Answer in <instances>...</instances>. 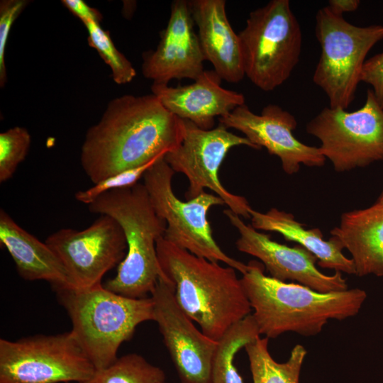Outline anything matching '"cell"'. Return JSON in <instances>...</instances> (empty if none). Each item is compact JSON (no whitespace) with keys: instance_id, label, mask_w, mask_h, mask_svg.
<instances>
[{"instance_id":"obj_16","label":"cell","mask_w":383,"mask_h":383,"mask_svg":"<svg viewBox=\"0 0 383 383\" xmlns=\"http://www.w3.org/2000/svg\"><path fill=\"white\" fill-rule=\"evenodd\" d=\"M142 73L153 83L173 79H198L204 72V56L189 1L174 0L170 16L155 50L143 55Z\"/></svg>"},{"instance_id":"obj_20","label":"cell","mask_w":383,"mask_h":383,"mask_svg":"<svg viewBox=\"0 0 383 383\" xmlns=\"http://www.w3.org/2000/svg\"><path fill=\"white\" fill-rule=\"evenodd\" d=\"M0 243L11 256L18 273L28 281L45 280L53 287H73L63 264L45 243L0 211Z\"/></svg>"},{"instance_id":"obj_4","label":"cell","mask_w":383,"mask_h":383,"mask_svg":"<svg viewBox=\"0 0 383 383\" xmlns=\"http://www.w3.org/2000/svg\"><path fill=\"white\" fill-rule=\"evenodd\" d=\"M94 213L108 215L121 227L127 252L117 274L104 286L118 294L134 299L147 297L159 278L171 282L158 260L156 243L167 223L155 213L143 183L107 192L88 205Z\"/></svg>"},{"instance_id":"obj_14","label":"cell","mask_w":383,"mask_h":383,"mask_svg":"<svg viewBox=\"0 0 383 383\" xmlns=\"http://www.w3.org/2000/svg\"><path fill=\"white\" fill-rule=\"evenodd\" d=\"M218 120L227 128L243 133L257 150L265 148L270 155L278 157L287 174L297 173L301 165L322 167L326 162L319 147L306 145L295 138L293 131L297 121L279 105L267 104L256 114L245 104Z\"/></svg>"},{"instance_id":"obj_22","label":"cell","mask_w":383,"mask_h":383,"mask_svg":"<svg viewBox=\"0 0 383 383\" xmlns=\"http://www.w3.org/2000/svg\"><path fill=\"white\" fill-rule=\"evenodd\" d=\"M268 338H257L245 347L253 383H299L301 366L307 354L296 345L285 362H276L268 350Z\"/></svg>"},{"instance_id":"obj_19","label":"cell","mask_w":383,"mask_h":383,"mask_svg":"<svg viewBox=\"0 0 383 383\" xmlns=\"http://www.w3.org/2000/svg\"><path fill=\"white\" fill-rule=\"evenodd\" d=\"M331 234L350 253L356 276L383 277V204L343 213Z\"/></svg>"},{"instance_id":"obj_29","label":"cell","mask_w":383,"mask_h":383,"mask_svg":"<svg viewBox=\"0 0 383 383\" xmlns=\"http://www.w3.org/2000/svg\"><path fill=\"white\" fill-rule=\"evenodd\" d=\"M361 82L371 86L377 101L383 108V52L366 60L361 73Z\"/></svg>"},{"instance_id":"obj_18","label":"cell","mask_w":383,"mask_h":383,"mask_svg":"<svg viewBox=\"0 0 383 383\" xmlns=\"http://www.w3.org/2000/svg\"><path fill=\"white\" fill-rule=\"evenodd\" d=\"M225 0H192L189 8L206 60L221 79L238 83L245 76L240 40L230 24Z\"/></svg>"},{"instance_id":"obj_2","label":"cell","mask_w":383,"mask_h":383,"mask_svg":"<svg viewBox=\"0 0 383 383\" xmlns=\"http://www.w3.org/2000/svg\"><path fill=\"white\" fill-rule=\"evenodd\" d=\"M248 265L240 281L260 333L268 338L287 332L318 335L330 320L356 316L367 298L366 292L359 288L321 293L266 276L264 265L256 260Z\"/></svg>"},{"instance_id":"obj_10","label":"cell","mask_w":383,"mask_h":383,"mask_svg":"<svg viewBox=\"0 0 383 383\" xmlns=\"http://www.w3.org/2000/svg\"><path fill=\"white\" fill-rule=\"evenodd\" d=\"M306 130L320 140L321 153L336 172L383 160V108L371 89L360 109L348 112L325 107L308 122Z\"/></svg>"},{"instance_id":"obj_3","label":"cell","mask_w":383,"mask_h":383,"mask_svg":"<svg viewBox=\"0 0 383 383\" xmlns=\"http://www.w3.org/2000/svg\"><path fill=\"white\" fill-rule=\"evenodd\" d=\"M156 250L177 304L206 335L218 341L250 314V301L234 268L198 257L163 236L157 240Z\"/></svg>"},{"instance_id":"obj_21","label":"cell","mask_w":383,"mask_h":383,"mask_svg":"<svg viewBox=\"0 0 383 383\" xmlns=\"http://www.w3.org/2000/svg\"><path fill=\"white\" fill-rule=\"evenodd\" d=\"M249 213L255 229L276 232L286 240L296 242L314 255L323 268L355 274L353 261L343 255L340 243L333 237L324 240L320 229H306L304 224L297 221L293 214L276 208L265 213L251 208Z\"/></svg>"},{"instance_id":"obj_12","label":"cell","mask_w":383,"mask_h":383,"mask_svg":"<svg viewBox=\"0 0 383 383\" xmlns=\"http://www.w3.org/2000/svg\"><path fill=\"white\" fill-rule=\"evenodd\" d=\"M45 242L59 257L77 289L100 284L103 276L124 259L127 250L121 227L108 215H101L82 231L58 230Z\"/></svg>"},{"instance_id":"obj_23","label":"cell","mask_w":383,"mask_h":383,"mask_svg":"<svg viewBox=\"0 0 383 383\" xmlns=\"http://www.w3.org/2000/svg\"><path fill=\"white\" fill-rule=\"evenodd\" d=\"M260 335L252 314L232 325L218 340L211 364V383H243L234 365L235 355Z\"/></svg>"},{"instance_id":"obj_25","label":"cell","mask_w":383,"mask_h":383,"mask_svg":"<svg viewBox=\"0 0 383 383\" xmlns=\"http://www.w3.org/2000/svg\"><path fill=\"white\" fill-rule=\"evenodd\" d=\"M88 33L87 41L94 48L104 62L111 70L113 81L118 84L131 82L136 76L132 63L114 45L110 33L104 30L99 23L84 24Z\"/></svg>"},{"instance_id":"obj_15","label":"cell","mask_w":383,"mask_h":383,"mask_svg":"<svg viewBox=\"0 0 383 383\" xmlns=\"http://www.w3.org/2000/svg\"><path fill=\"white\" fill-rule=\"evenodd\" d=\"M231 224L239 233L237 249L259 259L272 277L279 281H295L321 293L347 290L346 279L340 272L327 275L316 267V257L299 245L289 247L270 238L246 224L229 209L223 211Z\"/></svg>"},{"instance_id":"obj_17","label":"cell","mask_w":383,"mask_h":383,"mask_svg":"<svg viewBox=\"0 0 383 383\" xmlns=\"http://www.w3.org/2000/svg\"><path fill=\"white\" fill-rule=\"evenodd\" d=\"M221 80L214 70H204L191 84L170 87L152 83L151 91L172 114L210 130L213 128L216 117L226 116L245 104L244 95L223 88Z\"/></svg>"},{"instance_id":"obj_30","label":"cell","mask_w":383,"mask_h":383,"mask_svg":"<svg viewBox=\"0 0 383 383\" xmlns=\"http://www.w3.org/2000/svg\"><path fill=\"white\" fill-rule=\"evenodd\" d=\"M62 4L84 24L89 22L100 23L101 13L96 9L87 5L82 0H62Z\"/></svg>"},{"instance_id":"obj_8","label":"cell","mask_w":383,"mask_h":383,"mask_svg":"<svg viewBox=\"0 0 383 383\" xmlns=\"http://www.w3.org/2000/svg\"><path fill=\"white\" fill-rule=\"evenodd\" d=\"M164 157H160L143 177L156 214L166 221L163 238L198 257L221 262L242 274L245 273L248 264L226 255L213 236L209 211L214 206L224 205L223 199L206 192L187 201L179 199L172 187L174 171Z\"/></svg>"},{"instance_id":"obj_31","label":"cell","mask_w":383,"mask_h":383,"mask_svg":"<svg viewBox=\"0 0 383 383\" xmlns=\"http://www.w3.org/2000/svg\"><path fill=\"white\" fill-rule=\"evenodd\" d=\"M360 3L359 0H330L328 6L336 13L343 15L345 12L357 10Z\"/></svg>"},{"instance_id":"obj_26","label":"cell","mask_w":383,"mask_h":383,"mask_svg":"<svg viewBox=\"0 0 383 383\" xmlns=\"http://www.w3.org/2000/svg\"><path fill=\"white\" fill-rule=\"evenodd\" d=\"M31 137L28 130L16 126L0 133V182L9 180L28 152Z\"/></svg>"},{"instance_id":"obj_6","label":"cell","mask_w":383,"mask_h":383,"mask_svg":"<svg viewBox=\"0 0 383 383\" xmlns=\"http://www.w3.org/2000/svg\"><path fill=\"white\" fill-rule=\"evenodd\" d=\"M245 76L270 91L291 76L301 52L302 33L289 0H271L250 13L239 32Z\"/></svg>"},{"instance_id":"obj_24","label":"cell","mask_w":383,"mask_h":383,"mask_svg":"<svg viewBox=\"0 0 383 383\" xmlns=\"http://www.w3.org/2000/svg\"><path fill=\"white\" fill-rule=\"evenodd\" d=\"M165 379L160 367L138 354L130 353L118 357L107 367L96 370L83 383H162Z\"/></svg>"},{"instance_id":"obj_33","label":"cell","mask_w":383,"mask_h":383,"mask_svg":"<svg viewBox=\"0 0 383 383\" xmlns=\"http://www.w3.org/2000/svg\"><path fill=\"white\" fill-rule=\"evenodd\" d=\"M162 383H166V382H162Z\"/></svg>"},{"instance_id":"obj_1","label":"cell","mask_w":383,"mask_h":383,"mask_svg":"<svg viewBox=\"0 0 383 383\" xmlns=\"http://www.w3.org/2000/svg\"><path fill=\"white\" fill-rule=\"evenodd\" d=\"M182 137V119L154 94H126L111 100L100 121L88 129L81 165L96 184L165 155Z\"/></svg>"},{"instance_id":"obj_5","label":"cell","mask_w":383,"mask_h":383,"mask_svg":"<svg viewBox=\"0 0 383 383\" xmlns=\"http://www.w3.org/2000/svg\"><path fill=\"white\" fill-rule=\"evenodd\" d=\"M72 322V332L96 370L118 358L121 345L129 340L136 327L154 321L152 297L130 298L101 284L91 287H53Z\"/></svg>"},{"instance_id":"obj_7","label":"cell","mask_w":383,"mask_h":383,"mask_svg":"<svg viewBox=\"0 0 383 383\" xmlns=\"http://www.w3.org/2000/svg\"><path fill=\"white\" fill-rule=\"evenodd\" d=\"M315 33L321 55L313 81L326 94L329 107L347 109L361 82L367 55L383 38V26H357L326 6L316 14Z\"/></svg>"},{"instance_id":"obj_9","label":"cell","mask_w":383,"mask_h":383,"mask_svg":"<svg viewBox=\"0 0 383 383\" xmlns=\"http://www.w3.org/2000/svg\"><path fill=\"white\" fill-rule=\"evenodd\" d=\"M96 371L71 331L0 339V383H83Z\"/></svg>"},{"instance_id":"obj_11","label":"cell","mask_w":383,"mask_h":383,"mask_svg":"<svg viewBox=\"0 0 383 383\" xmlns=\"http://www.w3.org/2000/svg\"><path fill=\"white\" fill-rule=\"evenodd\" d=\"M183 137L180 144L165 155L174 172L184 174L189 182L185 196L192 199L207 188L223 199L228 209L240 216L250 218L247 199L227 190L219 179V170L229 150L235 146L257 148L245 137L235 135L219 123L204 130L182 119Z\"/></svg>"},{"instance_id":"obj_28","label":"cell","mask_w":383,"mask_h":383,"mask_svg":"<svg viewBox=\"0 0 383 383\" xmlns=\"http://www.w3.org/2000/svg\"><path fill=\"white\" fill-rule=\"evenodd\" d=\"M28 0H2L0 1V86L7 79L5 51L11 28L21 12L29 4Z\"/></svg>"},{"instance_id":"obj_32","label":"cell","mask_w":383,"mask_h":383,"mask_svg":"<svg viewBox=\"0 0 383 383\" xmlns=\"http://www.w3.org/2000/svg\"><path fill=\"white\" fill-rule=\"evenodd\" d=\"M376 203L383 204V191L382 192V193L379 196Z\"/></svg>"},{"instance_id":"obj_13","label":"cell","mask_w":383,"mask_h":383,"mask_svg":"<svg viewBox=\"0 0 383 383\" xmlns=\"http://www.w3.org/2000/svg\"><path fill=\"white\" fill-rule=\"evenodd\" d=\"M154 321L182 383H211V364L218 345L199 331L177 304L172 282L159 278L151 292Z\"/></svg>"},{"instance_id":"obj_27","label":"cell","mask_w":383,"mask_h":383,"mask_svg":"<svg viewBox=\"0 0 383 383\" xmlns=\"http://www.w3.org/2000/svg\"><path fill=\"white\" fill-rule=\"evenodd\" d=\"M160 157L140 167L127 170L110 176L99 182L94 184L92 187L86 190L76 192L74 197L77 201L89 205L100 195L107 192L132 187L138 183L141 177H143L146 171Z\"/></svg>"}]
</instances>
